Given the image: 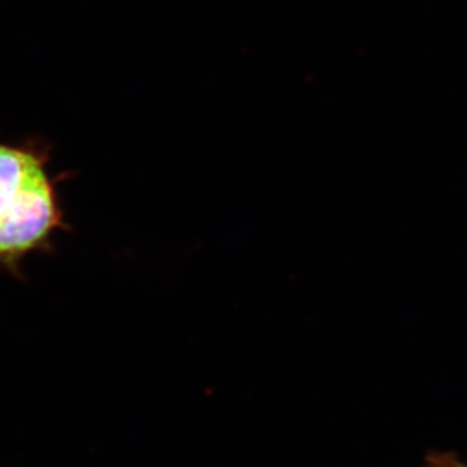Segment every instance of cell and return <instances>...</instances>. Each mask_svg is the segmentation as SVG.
Segmentation results:
<instances>
[{
  "instance_id": "cell-1",
  "label": "cell",
  "mask_w": 467,
  "mask_h": 467,
  "mask_svg": "<svg viewBox=\"0 0 467 467\" xmlns=\"http://www.w3.org/2000/svg\"><path fill=\"white\" fill-rule=\"evenodd\" d=\"M51 144L39 138L0 140V270L21 278L24 261L52 250L67 230L58 196L60 177L50 171Z\"/></svg>"
},
{
  "instance_id": "cell-2",
  "label": "cell",
  "mask_w": 467,
  "mask_h": 467,
  "mask_svg": "<svg viewBox=\"0 0 467 467\" xmlns=\"http://www.w3.org/2000/svg\"><path fill=\"white\" fill-rule=\"evenodd\" d=\"M427 467H467V463L450 454H434L427 459Z\"/></svg>"
}]
</instances>
